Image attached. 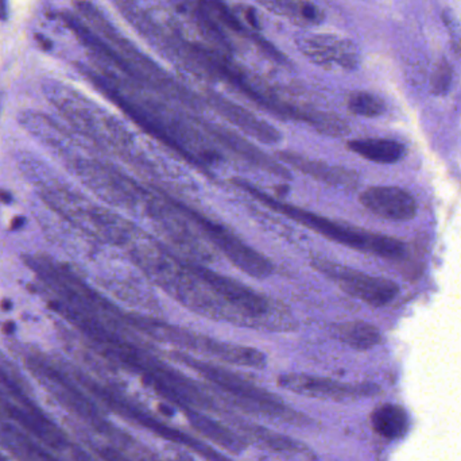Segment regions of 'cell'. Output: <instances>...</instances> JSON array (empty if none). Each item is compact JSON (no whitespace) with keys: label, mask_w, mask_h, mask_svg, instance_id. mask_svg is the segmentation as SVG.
<instances>
[{"label":"cell","mask_w":461,"mask_h":461,"mask_svg":"<svg viewBox=\"0 0 461 461\" xmlns=\"http://www.w3.org/2000/svg\"><path fill=\"white\" fill-rule=\"evenodd\" d=\"M78 69L138 126L175 151L178 156L188 160L191 164L196 165L200 170L208 171V167L221 160V154L216 153L212 143H208L204 135L188 122L178 118L175 111L164 107L151 97H145L137 91L132 92L131 88L124 87L110 72L97 73L81 64H78Z\"/></svg>","instance_id":"cell-1"},{"label":"cell","mask_w":461,"mask_h":461,"mask_svg":"<svg viewBox=\"0 0 461 461\" xmlns=\"http://www.w3.org/2000/svg\"><path fill=\"white\" fill-rule=\"evenodd\" d=\"M230 183L241 191L247 192L249 197L254 198L255 200L262 203L270 210L313 230L317 235H322L333 243L366 252V254H375L384 259L398 260L405 256L406 246L400 240H395L389 235L357 229V227L344 224V222L335 221V219L327 218L321 214L298 207L292 203H287L286 200L278 199V198L267 194L246 179L232 178Z\"/></svg>","instance_id":"cell-2"},{"label":"cell","mask_w":461,"mask_h":461,"mask_svg":"<svg viewBox=\"0 0 461 461\" xmlns=\"http://www.w3.org/2000/svg\"><path fill=\"white\" fill-rule=\"evenodd\" d=\"M75 5L118 53L119 59L123 62V75L134 78L135 83L143 88L153 89L183 105L197 107V97L122 35L96 5L84 2L76 3Z\"/></svg>","instance_id":"cell-3"},{"label":"cell","mask_w":461,"mask_h":461,"mask_svg":"<svg viewBox=\"0 0 461 461\" xmlns=\"http://www.w3.org/2000/svg\"><path fill=\"white\" fill-rule=\"evenodd\" d=\"M158 191L170 203V206L184 217L185 221L194 224L199 232L210 241L211 245L221 252L236 268L257 279L268 278L273 273L274 267L270 260L255 251L249 244L244 243L229 227L210 218L192 206L181 202L177 198L167 194L164 189H158Z\"/></svg>","instance_id":"cell-4"},{"label":"cell","mask_w":461,"mask_h":461,"mask_svg":"<svg viewBox=\"0 0 461 461\" xmlns=\"http://www.w3.org/2000/svg\"><path fill=\"white\" fill-rule=\"evenodd\" d=\"M42 91L51 105L73 124L75 129L99 143H116L121 135L118 124L107 114L65 84L51 78L42 83Z\"/></svg>","instance_id":"cell-5"},{"label":"cell","mask_w":461,"mask_h":461,"mask_svg":"<svg viewBox=\"0 0 461 461\" xmlns=\"http://www.w3.org/2000/svg\"><path fill=\"white\" fill-rule=\"evenodd\" d=\"M77 378L84 387H86L92 394H95V397L99 398L111 410L121 414L124 419L131 420V421L142 425L146 429L156 433L157 436L165 438V440L172 441V443L178 444V446L186 447V448L191 449V451L202 456L205 461H230L229 457L219 454V452H216L215 449L211 448L210 446L203 443V441L194 440L192 436L186 435V433L181 432V430L173 429V427H170V425L154 419L148 411L140 410V408L132 405L129 401L119 397L118 394L110 392V390H105L104 387L100 386L92 379L86 378L84 375H77Z\"/></svg>","instance_id":"cell-6"},{"label":"cell","mask_w":461,"mask_h":461,"mask_svg":"<svg viewBox=\"0 0 461 461\" xmlns=\"http://www.w3.org/2000/svg\"><path fill=\"white\" fill-rule=\"evenodd\" d=\"M172 357L177 362L188 365L189 368L199 373L211 383L216 384L219 389L223 390L230 397L251 406L252 409L271 414V416L287 417L286 405H284L278 398L273 397V394L266 390L254 386L246 379L230 373L226 368L218 367L211 363L199 362L183 352H175Z\"/></svg>","instance_id":"cell-7"},{"label":"cell","mask_w":461,"mask_h":461,"mask_svg":"<svg viewBox=\"0 0 461 461\" xmlns=\"http://www.w3.org/2000/svg\"><path fill=\"white\" fill-rule=\"evenodd\" d=\"M312 267L317 272L335 281L344 292L363 300L374 308H382L397 297L400 289L394 281L378 276L367 275L360 271L352 270L346 265L338 264L321 256L312 257Z\"/></svg>","instance_id":"cell-8"},{"label":"cell","mask_w":461,"mask_h":461,"mask_svg":"<svg viewBox=\"0 0 461 461\" xmlns=\"http://www.w3.org/2000/svg\"><path fill=\"white\" fill-rule=\"evenodd\" d=\"M186 267L192 275L205 287L213 298H218L233 311L247 318H260L270 310V303L262 295L246 284L210 270L205 265L185 259Z\"/></svg>","instance_id":"cell-9"},{"label":"cell","mask_w":461,"mask_h":461,"mask_svg":"<svg viewBox=\"0 0 461 461\" xmlns=\"http://www.w3.org/2000/svg\"><path fill=\"white\" fill-rule=\"evenodd\" d=\"M298 51L319 67L352 70L359 65V51L354 42L332 34L300 35Z\"/></svg>","instance_id":"cell-10"},{"label":"cell","mask_w":461,"mask_h":461,"mask_svg":"<svg viewBox=\"0 0 461 461\" xmlns=\"http://www.w3.org/2000/svg\"><path fill=\"white\" fill-rule=\"evenodd\" d=\"M200 129L210 135L216 143H221L223 148L229 149L236 156L240 157L244 161L249 162L254 167L265 171L268 175L276 176L282 180H292L290 171L285 168V165L279 164L276 160L271 159L268 154L263 153L258 146L236 134L232 130L226 129L221 124L213 122L203 121V119H194Z\"/></svg>","instance_id":"cell-11"},{"label":"cell","mask_w":461,"mask_h":461,"mask_svg":"<svg viewBox=\"0 0 461 461\" xmlns=\"http://www.w3.org/2000/svg\"><path fill=\"white\" fill-rule=\"evenodd\" d=\"M204 99L212 107L213 111L230 122L233 126L246 133L249 137L265 143H276L281 140V133L273 124L263 121L259 116L255 115L252 111L241 107L238 103L227 99L224 95L219 94L213 89H207Z\"/></svg>","instance_id":"cell-12"},{"label":"cell","mask_w":461,"mask_h":461,"mask_svg":"<svg viewBox=\"0 0 461 461\" xmlns=\"http://www.w3.org/2000/svg\"><path fill=\"white\" fill-rule=\"evenodd\" d=\"M276 154L284 164L327 186L340 189H354L359 184V175L348 168L328 164L298 152L279 151Z\"/></svg>","instance_id":"cell-13"},{"label":"cell","mask_w":461,"mask_h":461,"mask_svg":"<svg viewBox=\"0 0 461 461\" xmlns=\"http://www.w3.org/2000/svg\"><path fill=\"white\" fill-rule=\"evenodd\" d=\"M278 384L284 389L298 392V394H305L309 397L330 398V400L368 397V395L376 392L375 387L370 386V384L354 386V384L340 383V382L332 381V379L298 375V373L282 375L278 379Z\"/></svg>","instance_id":"cell-14"},{"label":"cell","mask_w":461,"mask_h":461,"mask_svg":"<svg viewBox=\"0 0 461 461\" xmlns=\"http://www.w3.org/2000/svg\"><path fill=\"white\" fill-rule=\"evenodd\" d=\"M359 200L371 213L390 221H409L416 217V200L398 187H370L360 194Z\"/></svg>","instance_id":"cell-15"},{"label":"cell","mask_w":461,"mask_h":461,"mask_svg":"<svg viewBox=\"0 0 461 461\" xmlns=\"http://www.w3.org/2000/svg\"><path fill=\"white\" fill-rule=\"evenodd\" d=\"M18 122L32 137L37 138L40 143L53 149L57 153H65L72 145V135L45 114L22 111L19 113Z\"/></svg>","instance_id":"cell-16"},{"label":"cell","mask_w":461,"mask_h":461,"mask_svg":"<svg viewBox=\"0 0 461 461\" xmlns=\"http://www.w3.org/2000/svg\"><path fill=\"white\" fill-rule=\"evenodd\" d=\"M349 151L368 161L378 164H394L405 154V146L387 138H357L347 143Z\"/></svg>","instance_id":"cell-17"},{"label":"cell","mask_w":461,"mask_h":461,"mask_svg":"<svg viewBox=\"0 0 461 461\" xmlns=\"http://www.w3.org/2000/svg\"><path fill=\"white\" fill-rule=\"evenodd\" d=\"M183 411L185 413L188 421L191 422L192 427L199 430L200 435L204 436L205 438H210L211 441L218 444L221 448L233 452V454L243 451L244 443L240 440V438H238L235 433L230 432L227 428L221 427L215 420L204 416L196 409H184Z\"/></svg>","instance_id":"cell-18"},{"label":"cell","mask_w":461,"mask_h":461,"mask_svg":"<svg viewBox=\"0 0 461 461\" xmlns=\"http://www.w3.org/2000/svg\"><path fill=\"white\" fill-rule=\"evenodd\" d=\"M374 430L387 440H397L408 430V416L401 406L384 405L371 416Z\"/></svg>","instance_id":"cell-19"},{"label":"cell","mask_w":461,"mask_h":461,"mask_svg":"<svg viewBox=\"0 0 461 461\" xmlns=\"http://www.w3.org/2000/svg\"><path fill=\"white\" fill-rule=\"evenodd\" d=\"M339 340L357 351H367L381 344L382 336L374 325L363 321L346 322L336 327Z\"/></svg>","instance_id":"cell-20"},{"label":"cell","mask_w":461,"mask_h":461,"mask_svg":"<svg viewBox=\"0 0 461 461\" xmlns=\"http://www.w3.org/2000/svg\"><path fill=\"white\" fill-rule=\"evenodd\" d=\"M265 5L271 13L279 14L285 18L290 19L294 23L303 26H314L321 23L324 13L316 5L305 2H266Z\"/></svg>","instance_id":"cell-21"},{"label":"cell","mask_w":461,"mask_h":461,"mask_svg":"<svg viewBox=\"0 0 461 461\" xmlns=\"http://www.w3.org/2000/svg\"><path fill=\"white\" fill-rule=\"evenodd\" d=\"M244 432L251 438H257L259 443L278 454L286 455V456H300V455H306L308 448L298 441L292 440V438H285V436L278 435V433L270 432V430L262 429L257 427L243 428Z\"/></svg>","instance_id":"cell-22"},{"label":"cell","mask_w":461,"mask_h":461,"mask_svg":"<svg viewBox=\"0 0 461 461\" xmlns=\"http://www.w3.org/2000/svg\"><path fill=\"white\" fill-rule=\"evenodd\" d=\"M347 106L352 114L366 116V118H375L386 110V105L381 97L366 91H357L349 95Z\"/></svg>","instance_id":"cell-23"},{"label":"cell","mask_w":461,"mask_h":461,"mask_svg":"<svg viewBox=\"0 0 461 461\" xmlns=\"http://www.w3.org/2000/svg\"><path fill=\"white\" fill-rule=\"evenodd\" d=\"M452 83V69L448 62L443 61L438 65L435 72H433L432 78H430V86L432 91L436 95H443L448 91Z\"/></svg>","instance_id":"cell-24"},{"label":"cell","mask_w":461,"mask_h":461,"mask_svg":"<svg viewBox=\"0 0 461 461\" xmlns=\"http://www.w3.org/2000/svg\"><path fill=\"white\" fill-rule=\"evenodd\" d=\"M96 452L104 461H130L118 449L111 448V447H97Z\"/></svg>","instance_id":"cell-25"},{"label":"cell","mask_w":461,"mask_h":461,"mask_svg":"<svg viewBox=\"0 0 461 461\" xmlns=\"http://www.w3.org/2000/svg\"><path fill=\"white\" fill-rule=\"evenodd\" d=\"M38 42H40L41 48L43 49V51H50L51 48H53V42H51L49 38H46L45 35L38 34L37 37Z\"/></svg>","instance_id":"cell-26"},{"label":"cell","mask_w":461,"mask_h":461,"mask_svg":"<svg viewBox=\"0 0 461 461\" xmlns=\"http://www.w3.org/2000/svg\"><path fill=\"white\" fill-rule=\"evenodd\" d=\"M24 222H26L24 217H15V218L11 221V230L21 229V227H23Z\"/></svg>","instance_id":"cell-27"},{"label":"cell","mask_w":461,"mask_h":461,"mask_svg":"<svg viewBox=\"0 0 461 461\" xmlns=\"http://www.w3.org/2000/svg\"><path fill=\"white\" fill-rule=\"evenodd\" d=\"M0 203H3V205H10V203H13V195L5 191V189H0Z\"/></svg>","instance_id":"cell-28"},{"label":"cell","mask_w":461,"mask_h":461,"mask_svg":"<svg viewBox=\"0 0 461 461\" xmlns=\"http://www.w3.org/2000/svg\"><path fill=\"white\" fill-rule=\"evenodd\" d=\"M7 3L3 2V0H0V21H7Z\"/></svg>","instance_id":"cell-29"},{"label":"cell","mask_w":461,"mask_h":461,"mask_svg":"<svg viewBox=\"0 0 461 461\" xmlns=\"http://www.w3.org/2000/svg\"><path fill=\"white\" fill-rule=\"evenodd\" d=\"M3 100H5V95H3V92L0 91V114H2Z\"/></svg>","instance_id":"cell-30"},{"label":"cell","mask_w":461,"mask_h":461,"mask_svg":"<svg viewBox=\"0 0 461 461\" xmlns=\"http://www.w3.org/2000/svg\"><path fill=\"white\" fill-rule=\"evenodd\" d=\"M0 411H2V408H0Z\"/></svg>","instance_id":"cell-31"},{"label":"cell","mask_w":461,"mask_h":461,"mask_svg":"<svg viewBox=\"0 0 461 461\" xmlns=\"http://www.w3.org/2000/svg\"><path fill=\"white\" fill-rule=\"evenodd\" d=\"M0 461H5V460L0 459Z\"/></svg>","instance_id":"cell-32"}]
</instances>
